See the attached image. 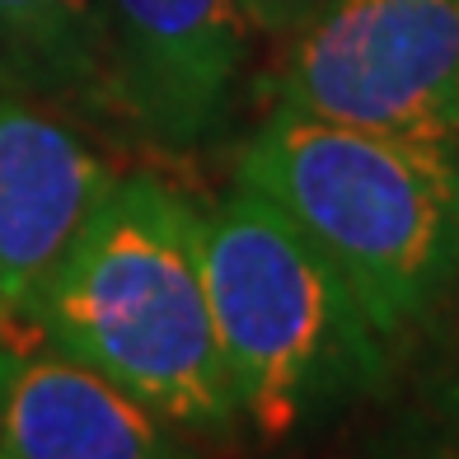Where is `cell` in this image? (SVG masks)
I'll return each instance as SVG.
<instances>
[{"label":"cell","mask_w":459,"mask_h":459,"mask_svg":"<svg viewBox=\"0 0 459 459\" xmlns=\"http://www.w3.org/2000/svg\"><path fill=\"white\" fill-rule=\"evenodd\" d=\"M239 5H244V19H248V29H254V33H263V38H290L319 0H239Z\"/></svg>","instance_id":"obj_9"},{"label":"cell","mask_w":459,"mask_h":459,"mask_svg":"<svg viewBox=\"0 0 459 459\" xmlns=\"http://www.w3.org/2000/svg\"><path fill=\"white\" fill-rule=\"evenodd\" d=\"M235 183L333 263L389 342L459 277V151L267 108Z\"/></svg>","instance_id":"obj_2"},{"label":"cell","mask_w":459,"mask_h":459,"mask_svg":"<svg viewBox=\"0 0 459 459\" xmlns=\"http://www.w3.org/2000/svg\"><path fill=\"white\" fill-rule=\"evenodd\" d=\"M273 108L459 151V0H319Z\"/></svg>","instance_id":"obj_4"},{"label":"cell","mask_w":459,"mask_h":459,"mask_svg":"<svg viewBox=\"0 0 459 459\" xmlns=\"http://www.w3.org/2000/svg\"><path fill=\"white\" fill-rule=\"evenodd\" d=\"M0 90L43 108L113 113L103 0H0Z\"/></svg>","instance_id":"obj_8"},{"label":"cell","mask_w":459,"mask_h":459,"mask_svg":"<svg viewBox=\"0 0 459 459\" xmlns=\"http://www.w3.org/2000/svg\"><path fill=\"white\" fill-rule=\"evenodd\" d=\"M431 459H459V370L446 389V403H441V427H436V441H431Z\"/></svg>","instance_id":"obj_10"},{"label":"cell","mask_w":459,"mask_h":459,"mask_svg":"<svg viewBox=\"0 0 459 459\" xmlns=\"http://www.w3.org/2000/svg\"><path fill=\"white\" fill-rule=\"evenodd\" d=\"M202 273L235 408L286 436L385 366V338L333 263L267 197L235 183L202 212Z\"/></svg>","instance_id":"obj_3"},{"label":"cell","mask_w":459,"mask_h":459,"mask_svg":"<svg viewBox=\"0 0 459 459\" xmlns=\"http://www.w3.org/2000/svg\"><path fill=\"white\" fill-rule=\"evenodd\" d=\"M178 431L66 351L0 347V459H202Z\"/></svg>","instance_id":"obj_7"},{"label":"cell","mask_w":459,"mask_h":459,"mask_svg":"<svg viewBox=\"0 0 459 459\" xmlns=\"http://www.w3.org/2000/svg\"><path fill=\"white\" fill-rule=\"evenodd\" d=\"M113 113L164 155H193L235 103L248 61L239 0H103Z\"/></svg>","instance_id":"obj_5"},{"label":"cell","mask_w":459,"mask_h":459,"mask_svg":"<svg viewBox=\"0 0 459 459\" xmlns=\"http://www.w3.org/2000/svg\"><path fill=\"white\" fill-rule=\"evenodd\" d=\"M113 178L80 132L0 90V309L33 305Z\"/></svg>","instance_id":"obj_6"},{"label":"cell","mask_w":459,"mask_h":459,"mask_svg":"<svg viewBox=\"0 0 459 459\" xmlns=\"http://www.w3.org/2000/svg\"><path fill=\"white\" fill-rule=\"evenodd\" d=\"M24 319L174 427H235L202 273V206L160 174L108 183Z\"/></svg>","instance_id":"obj_1"}]
</instances>
